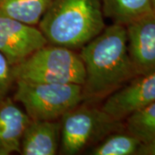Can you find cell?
<instances>
[{
    "instance_id": "obj_6",
    "label": "cell",
    "mask_w": 155,
    "mask_h": 155,
    "mask_svg": "<svg viewBox=\"0 0 155 155\" xmlns=\"http://www.w3.org/2000/svg\"><path fill=\"white\" fill-rule=\"evenodd\" d=\"M47 44L48 40L37 26L21 22L0 11V52L11 67Z\"/></svg>"
},
{
    "instance_id": "obj_17",
    "label": "cell",
    "mask_w": 155,
    "mask_h": 155,
    "mask_svg": "<svg viewBox=\"0 0 155 155\" xmlns=\"http://www.w3.org/2000/svg\"><path fill=\"white\" fill-rule=\"evenodd\" d=\"M151 1V7H152V11L155 14V0H150Z\"/></svg>"
},
{
    "instance_id": "obj_9",
    "label": "cell",
    "mask_w": 155,
    "mask_h": 155,
    "mask_svg": "<svg viewBox=\"0 0 155 155\" xmlns=\"http://www.w3.org/2000/svg\"><path fill=\"white\" fill-rule=\"evenodd\" d=\"M61 120H29L21 140L20 154H59Z\"/></svg>"
},
{
    "instance_id": "obj_16",
    "label": "cell",
    "mask_w": 155,
    "mask_h": 155,
    "mask_svg": "<svg viewBox=\"0 0 155 155\" xmlns=\"http://www.w3.org/2000/svg\"><path fill=\"white\" fill-rule=\"evenodd\" d=\"M136 155H155V139L148 142L141 143Z\"/></svg>"
},
{
    "instance_id": "obj_3",
    "label": "cell",
    "mask_w": 155,
    "mask_h": 155,
    "mask_svg": "<svg viewBox=\"0 0 155 155\" xmlns=\"http://www.w3.org/2000/svg\"><path fill=\"white\" fill-rule=\"evenodd\" d=\"M59 154L77 155L97 144L110 134L125 129L124 121L113 118L101 106L82 102L61 119Z\"/></svg>"
},
{
    "instance_id": "obj_10",
    "label": "cell",
    "mask_w": 155,
    "mask_h": 155,
    "mask_svg": "<svg viewBox=\"0 0 155 155\" xmlns=\"http://www.w3.org/2000/svg\"><path fill=\"white\" fill-rule=\"evenodd\" d=\"M29 120L13 98H0V155L20 153L21 140Z\"/></svg>"
},
{
    "instance_id": "obj_13",
    "label": "cell",
    "mask_w": 155,
    "mask_h": 155,
    "mask_svg": "<svg viewBox=\"0 0 155 155\" xmlns=\"http://www.w3.org/2000/svg\"><path fill=\"white\" fill-rule=\"evenodd\" d=\"M141 141L126 129L110 134L87 150L90 155H136Z\"/></svg>"
},
{
    "instance_id": "obj_14",
    "label": "cell",
    "mask_w": 155,
    "mask_h": 155,
    "mask_svg": "<svg viewBox=\"0 0 155 155\" xmlns=\"http://www.w3.org/2000/svg\"><path fill=\"white\" fill-rule=\"evenodd\" d=\"M125 129L141 143L155 139V102L135 111L124 120Z\"/></svg>"
},
{
    "instance_id": "obj_7",
    "label": "cell",
    "mask_w": 155,
    "mask_h": 155,
    "mask_svg": "<svg viewBox=\"0 0 155 155\" xmlns=\"http://www.w3.org/2000/svg\"><path fill=\"white\" fill-rule=\"evenodd\" d=\"M155 102V70L137 75L104 100L101 109L113 118L127 116Z\"/></svg>"
},
{
    "instance_id": "obj_2",
    "label": "cell",
    "mask_w": 155,
    "mask_h": 155,
    "mask_svg": "<svg viewBox=\"0 0 155 155\" xmlns=\"http://www.w3.org/2000/svg\"><path fill=\"white\" fill-rule=\"evenodd\" d=\"M101 0H53L38 27L48 43L81 48L106 27Z\"/></svg>"
},
{
    "instance_id": "obj_4",
    "label": "cell",
    "mask_w": 155,
    "mask_h": 155,
    "mask_svg": "<svg viewBox=\"0 0 155 155\" xmlns=\"http://www.w3.org/2000/svg\"><path fill=\"white\" fill-rule=\"evenodd\" d=\"M15 80L83 84L84 67L75 50L47 44L27 59L12 67Z\"/></svg>"
},
{
    "instance_id": "obj_8",
    "label": "cell",
    "mask_w": 155,
    "mask_h": 155,
    "mask_svg": "<svg viewBox=\"0 0 155 155\" xmlns=\"http://www.w3.org/2000/svg\"><path fill=\"white\" fill-rule=\"evenodd\" d=\"M127 51L137 75L155 70V14L150 12L125 25Z\"/></svg>"
},
{
    "instance_id": "obj_1",
    "label": "cell",
    "mask_w": 155,
    "mask_h": 155,
    "mask_svg": "<svg viewBox=\"0 0 155 155\" xmlns=\"http://www.w3.org/2000/svg\"><path fill=\"white\" fill-rule=\"evenodd\" d=\"M84 67L83 102L97 104L137 76L127 51L124 25L112 23L80 48Z\"/></svg>"
},
{
    "instance_id": "obj_11",
    "label": "cell",
    "mask_w": 155,
    "mask_h": 155,
    "mask_svg": "<svg viewBox=\"0 0 155 155\" xmlns=\"http://www.w3.org/2000/svg\"><path fill=\"white\" fill-rule=\"evenodd\" d=\"M104 17L113 23H127L152 11L150 0H101Z\"/></svg>"
},
{
    "instance_id": "obj_12",
    "label": "cell",
    "mask_w": 155,
    "mask_h": 155,
    "mask_svg": "<svg viewBox=\"0 0 155 155\" xmlns=\"http://www.w3.org/2000/svg\"><path fill=\"white\" fill-rule=\"evenodd\" d=\"M53 0H0V11L22 22L37 26Z\"/></svg>"
},
{
    "instance_id": "obj_5",
    "label": "cell",
    "mask_w": 155,
    "mask_h": 155,
    "mask_svg": "<svg viewBox=\"0 0 155 155\" xmlns=\"http://www.w3.org/2000/svg\"><path fill=\"white\" fill-rule=\"evenodd\" d=\"M13 99L31 120H60L83 102L82 85L15 80Z\"/></svg>"
},
{
    "instance_id": "obj_15",
    "label": "cell",
    "mask_w": 155,
    "mask_h": 155,
    "mask_svg": "<svg viewBox=\"0 0 155 155\" xmlns=\"http://www.w3.org/2000/svg\"><path fill=\"white\" fill-rule=\"evenodd\" d=\"M13 84L12 67L5 56L0 52V98L8 96V92Z\"/></svg>"
}]
</instances>
